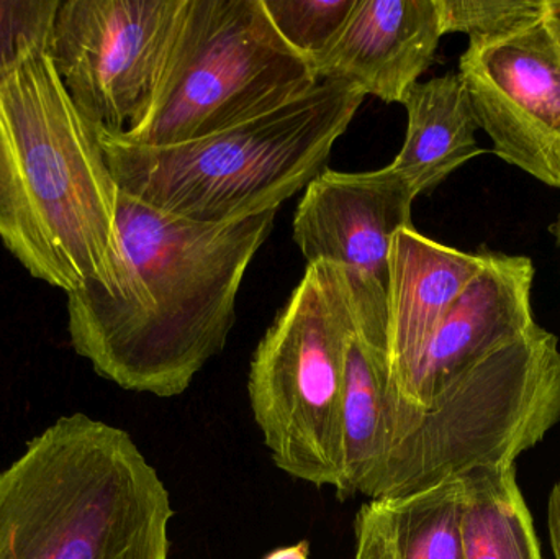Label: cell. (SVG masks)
<instances>
[{"instance_id": "1", "label": "cell", "mask_w": 560, "mask_h": 559, "mask_svg": "<svg viewBox=\"0 0 560 559\" xmlns=\"http://www.w3.org/2000/svg\"><path fill=\"white\" fill-rule=\"evenodd\" d=\"M120 190V189H118ZM276 213L197 223L118 193V278L68 292L72 348L131 393L173 399L222 353Z\"/></svg>"}, {"instance_id": "2", "label": "cell", "mask_w": 560, "mask_h": 559, "mask_svg": "<svg viewBox=\"0 0 560 559\" xmlns=\"http://www.w3.org/2000/svg\"><path fill=\"white\" fill-rule=\"evenodd\" d=\"M12 184L0 240L20 265L68 292L118 278V186L94 128L79 114L48 53L0 81Z\"/></svg>"}, {"instance_id": "3", "label": "cell", "mask_w": 560, "mask_h": 559, "mask_svg": "<svg viewBox=\"0 0 560 559\" xmlns=\"http://www.w3.org/2000/svg\"><path fill=\"white\" fill-rule=\"evenodd\" d=\"M174 515L130 433L72 414L0 475V559H170Z\"/></svg>"}, {"instance_id": "4", "label": "cell", "mask_w": 560, "mask_h": 559, "mask_svg": "<svg viewBox=\"0 0 560 559\" xmlns=\"http://www.w3.org/2000/svg\"><path fill=\"white\" fill-rule=\"evenodd\" d=\"M365 95L318 82L275 110L171 147H138L97 133L118 189L197 223H229L278 210L326 170Z\"/></svg>"}, {"instance_id": "5", "label": "cell", "mask_w": 560, "mask_h": 559, "mask_svg": "<svg viewBox=\"0 0 560 559\" xmlns=\"http://www.w3.org/2000/svg\"><path fill=\"white\" fill-rule=\"evenodd\" d=\"M559 422V340L535 324L460 374L427 410L392 422L387 455L364 496L408 494L515 465Z\"/></svg>"}, {"instance_id": "6", "label": "cell", "mask_w": 560, "mask_h": 559, "mask_svg": "<svg viewBox=\"0 0 560 559\" xmlns=\"http://www.w3.org/2000/svg\"><path fill=\"white\" fill-rule=\"evenodd\" d=\"M316 84L312 65L280 38L261 0H184L148 110L114 137L138 147L186 143L275 110Z\"/></svg>"}, {"instance_id": "7", "label": "cell", "mask_w": 560, "mask_h": 559, "mask_svg": "<svg viewBox=\"0 0 560 559\" xmlns=\"http://www.w3.org/2000/svg\"><path fill=\"white\" fill-rule=\"evenodd\" d=\"M355 315L339 272L306 266L249 364L256 426L280 471L345 492L342 366Z\"/></svg>"}, {"instance_id": "8", "label": "cell", "mask_w": 560, "mask_h": 559, "mask_svg": "<svg viewBox=\"0 0 560 559\" xmlns=\"http://www.w3.org/2000/svg\"><path fill=\"white\" fill-rule=\"evenodd\" d=\"M184 0H66L49 58L95 133L124 135L148 110Z\"/></svg>"}, {"instance_id": "9", "label": "cell", "mask_w": 560, "mask_h": 559, "mask_svg": "<svg viewBox=\"0 0 560 559\" xmlns=\"http://www.w3.org/2000/svg\"><path fill=\"white\" fill-rule=\"evenodd\" d=\"M392 164L368 173L326 167L310 183L293 217V242L308 265L339 272L361 324L387 330L388 269L395 235L413 226L417 199Z\"/></svg>"}, {"instance_id": "10", "label": "cell", "mask_w": 560, "mask_h": 559, "mask_svg": "<svg viewBox=\"0 0 560 559\" xmlns=\"http://www.w3.org/2000/svg\"><path fill=\"white\" fill-rule=\"evenodd\" d=\"M457 74L493 153L560 189V45L546 16L470 38Z\"/></svg>"}, {"instance_id": "11", "label": "cell", "mask_w": 560, "mask_h": 559, "mask_svg": "<svg viewBox=\"0 0 560 559\" xmlns=\"http://www.w3.org/2000/svg\"><path fill=\"white\" fill-rule=\"evenodd\" d=\"M533 279L535 266L528 256L487 252L482 271L457 299L392 394L388 439L397 417L427 410L460 374L536 324Z\"/></svg>"}, {"instance_id": "12", "label": "cell", "mask_w": 560, "mask_h": 559, "mask_svg": "<svg viewBox=\"0 0 560 559\" xmlns=\"http://www.w3.org/2000/svg\"><path fill=\"white\" fill-rule=\"evenodd\" d=\"M443 36L438 0H358L313 72L318 82H345L401 104L434 61Z\"/></svg>"}, {"instance_id": "13", "label": "cell", "mask_w": 560, "mask_h": 559, "mask_svg": "<svg viewBox=\"0 0 560 559\" xmlns=\"http://www.w3.org/2000/svg\"><path fill=\"white\" fill-rule=\"evenodd\" d=\"M486 261L487 252L466 253L441 245L421 235L415 226L401 229L395 235L387 298L390 399Z\"/></svg>"}, {"instance_id": "14", "label": "cell", "mask_w": 560, "mask_h": 559, "mask_svg": "<svg viewBox=\"0 0 560 559\" xmlns=\"http://www.w3.org/2000/svg\"><path fill=\"white\" fill-rule=\"evenodd\" d=\"M352 531L354 559H464L463 482L369 499Z\"/></svg>"}, {"instance_id": "15", "label": "cell", "mask_w": 560, "mask_h": 559, "mask_svg": "<svg viewBox=\"0 0 560 559\" xmlns=\"http://www.w3.org/2000/svg\"><path fill=\"white\" fill-rule=\"evenodd\" d=\"M401 105L407 108V135L390 164L417 196L483 153L476 138L479 124L457 72L417 82Z\"/></svg>"}, {"instance_id": "16", "label": "cell", "mask_w": 560, "mask_h": 559, "mask_svg": "<svg viewBox=\"0 0 560 559\" xmlns=\"http://www.w3.org/2000/svg\"><path fill=\"white\" fill-rule=\"evenodd\" d=\"M459 479L464 559H542L515 465L474 469Z\"/></svg>"}, {"instance_id": "17", "label": "cell", "mask_w": 560, "mask_h": 559, "mask_svg": "<svg viewBox=\"0 0 560 559\" xmlns=\"http://www.w3.org/2000/svg\"><path fill=\"white\" fill-rule=\"evenodd\" d=\"M280 38L313 62L332 45L358 0H261Z\"/></svg>"}, {"instance_id": "18", "label": "cell", "mask_w": 560, "mask_h": 559, "mask_svg": "<svg viewBox=\"0 0 560 559\" xmlns=\"http://www.w3.org/2000/svg\"><path fill=\"white\" fill-rule=\"evenodd\" d=\"M61 0H0V81L51 46Z\"/></svg>"}, {"instance_id": "19", "label": "cell", "mask_w": 560, "mask_h": 559, "mask_svg": "<svg viewBox=\"0 0 560 559\" xmlns=\"http://www.w3.org/2000/svg\"><path fill=\"white\" fill-rule=\"evenodd\" d=\"M441 28L470 38L505 35L541 20L546 0H438Z\"/></svg>"}, {"instance_id": "20", "label": "cell", "mask_w": 560, "mask_h": 559, "mask_svg": "<svg viewBox=\"0 0 560 559\" xmlns=\"http://www.w3.org/2000/svg\"><path fill=\"white\" fill-rule=\"evenodd\" d=\"M548 528L555 559H560V482L552 488L548 502Z\"/></svg>"}, {"instance_id": "21", "label": "cell", "mask_w": 560, "mask_h": 559, "mask_svg": "<svg viewBox=\"0 0 560 559\" xmlns=\"http://www.w3.org/2000/svg\"><path fill=\"white\" fill-rule=\"evenodd\" d=\"M10 184H12V170H10L9 147H7L5 131L0 120V213L5 207Z\"/></svg>"}, {"instance_id": "22", "label": "cell", "mask_w": 560, "mask_h": 559, "mask_svg": "<svg viewBox=\"0 0 560 559\" xmlns=\"http://www.w3.org/2000/svg\"><path fill=\"white\" fill-rule=\"evenodd\" d=\"M265 559H310V544L306 540L299 541L289 547L278 548L266 555Z\"/></svg>"}, {"instance_id": "23", "label": "cell", "mask_w": 560, "mask_h": 559, "mask_svg": "<svg viewBox=\"0 0 560 559\" xmlns=\"http://www.w3.org/2000/svg\"><path fill=\"white\" fill-rule=\"evenodd\" d=\"M545 16L560 45V0H546Z\"/></svg>"}, {"instance_id": "24", "label": "cell", "mask_w": 560, "mask_h": 559, "mask_svg": "<svg viewBox=\"0 0 560 559\" xmlns=\"http://www.w3.org/2000/svg\"><path fill=\"white\" fill-rule=\"evenodd\" d=\"M555 233H556V238H558V243L560 246V213L558 217V222H556V225H555Z\"/></svg>"}]
</instances>
